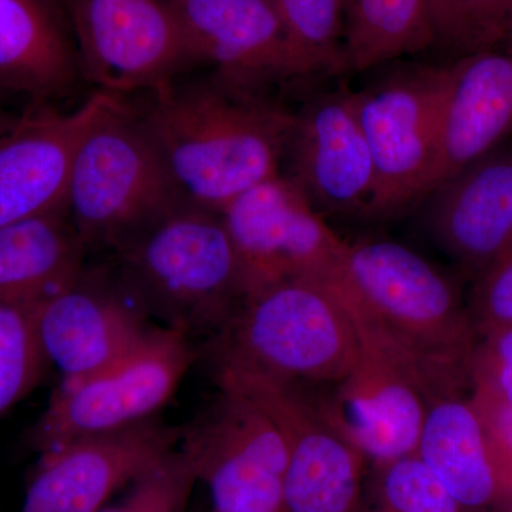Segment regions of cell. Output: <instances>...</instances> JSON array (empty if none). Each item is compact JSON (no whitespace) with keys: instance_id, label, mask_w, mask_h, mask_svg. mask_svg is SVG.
<instances>
[{"instance_id":"1","label":"cell","mask_w":512,"mask_h":512,"mask_svg":"<svg viewBox=\"0 0 512 512\" xmlns=\"http://www.w3.org/2000/svg\"><path fill=\"white\" fill-rule=\"evenodd\" d=\"M360 346L402 370L429 394L470 392L477 333L457 282L412 248L390 239L346 241L330 279Z\"/></svg>"},{"instance_id":"2","label":"cell","mask_w":512,"mask_h":512,"mask_svg":"<svg viewBox=\"0 0 512 512\" xmlns=\"http://www.w3.org/2000/svg\"><path fill=\"white\" fill-rule=\"evenodd\" d=\"M191 73L148 92L147 106L136 111L181 200L221 214L249 188L282 174L295 111L212 72Z\"/></svg>"},{"instance_id":"3","label":"cell","mask_w":512,"mask_h":512,"mask_svg":"<svg viewBox=\"0 0 512 512\" xmlns=\"http://www.w3.org/2000/svg\"><path fill=\"white\" fill-rule=\"evenodd\" d=\"M109 264L150 320L207 342L249 296L222 215L180 202L110 252Z\"/></svg>"},{"instance_id":"4","label":"cell","mask_w":512,"mask_h":512,"mask_svg":"<svg viewBox=\"0 0 512 512\" xmlns=\"http://www.w3.org/2000/svg\"><path fill=\"white\" fill-rule=\"evenodd\" d=\"M198 350L212 376L244 373L320 389L348 375L360 343L332 281L295 278L252 292Z\"/></svg>"},{"instance_id":"5","label":"cell","mask_w":512,"mask_h":512,"mask_svg":"<svg viewBox=\"0 0 512 512\" xmlns=\"http://www.w3.org/2000/svg\"><path fill=\"white\" fill-rule=\"evenodd\" d=\"M180 202L136 109L111 97L77 147L67 187V210L87 252L110 254Z\"/></svg>"},{"instance_id":"6","label":"cell","mask_w":512,"mask_h":512,"mask_svg":"<svg viewBox=\"0 0 512 512\" xmlns=\"http://www.w3.org/2000/svg\"><path fill=\"white\" fill-rule=\"evenodd\" d=\"M200 359L194 340L154 325L113 365L76 383H60L26 436L39 454L70 441L110 433L158 416Z\"/></svg>"},{"instance_id":"7","label":"cell","mask_w":512,"mask_h":512,"mask_svg":"<svg viewBox=\"0 0 512 512\" xmlns=\"http://www.w3.org/2000/svg\"><path fill=\"white\" fill-rule=\"evenodd\" d=\"M441 74L443 66L404 64L353 90L375 165V198L367 220H393L429 197Z\"/></svg>"},{"instance_id":"8","label":"cell","mask_w":512,"mask_h":512,"mask_svg":"<svg viewBox=\"0 0 512 512\" xmlns=\"http://www.w3.org/2000/svg\"><path fill=\"white\" fill-rule=\"evenodd\" d=\"M181 450L207 484L211 512H284L288 444L251 399L220 389L181 431Z\"/></svg>"},{"instance_id":"9","label":"cell","mask_w":512,"mask_h":512,"mask_svg":"<svg viewBox=\"0 0 512 512\" xmlns=\"http://www.w3.org/2000/svg\"><path fill=\"white\" fill-rule=\"evenodd\" d=\"M84 79L100 92H151L197 69L167 0H67Z\"/></svg>"},{"instance_id":"10","label":"cell","mask_w":512,"mask_h":512,"mask_svg":"<svg viewBox=\"0 0 512 512\" xmlns=\"http://www.w3.org/2000/svg\"><path fill=\"white\" fill-rule=\"evenodd\" d=\"M221 215L244 266L249 295L288 279H332L345 251V239L285 174L249 188Z\"/></svg>"},{"instance_id":"11","label":"cell","mask_w":512,"mask_h":512,"mask_svg":"<svg viewBox=\"0 0 512 512\" xmlns=\"http://www.w3.org/2000/svg\"><path fill=\"white\" fill-rule=\"evenodd\" d=\"M33 320L43 355L60 370L64 384L113 365L154 326L109 261L84 266L62 291L36 303Z\"/></svg>"},{"instance_id":"12","label":"cell","mask_w":512,"mask_h":512,"mask_svg":"<svg viewBox=\"0 0 512 512\" xmlns=\"http://www.w3.org/2000/svg\"><path fill=\"white\" fill-rule=\"evenodd\" d=\"M285 160V175L319 214L367 220L375 198V165L349 84L315 94L295 111Z\"/></svg>"},{"instance_id":"13","label":"cell","mask_w":512,"mask_h":512,"mask_svg":"<svg viewBox=\"0 0 512 512\" xmlns=\"http://www.w3.org/2000/svg\"><path fill=\"white\" fill-rule=\"evenodd\" d=\"M181 431L157 416L40 454L19 512H99L175 450Z\"/></svg>"},{"instance_id":"14","label":"cell","mask_w":512,"mask_h":512,"mask_svg":"<svg viewBox=\"0 0 512 512\" xmlns=\"http://www.w3.org/2000/svg\"><path fill=\"white\" fill-rule=\"evenodd\" d=\"M167 2L198 67H211L225 82L259 93L301 80L271 0Z\"/></svg>"},{"instance_id":"15","label":"cell","mask_w":512,"mask_h":512,"mask_svg":"<svg viewBox=\"0 0 512 512\" xmlns=\"http://www.w3.org/2000/svg\"><path fill=\"white\" fill-rule=\"evenodd\" d=\"M313 393L330 426L373 466L416 453L429 394L369 350L360 346L348 375Z\"/></svg>"},{"instance_id":"16","label":"cell","mask_w":512,"mask_h":512,"mask_svg":"<svg viewBox=\"0 0 512 512\" xmlns=\"http://www.w3.org/2000/svg\"><path fill=\"white\" fill-rule=\"evenodd\" d=\"M111 94L69 113L42 107L0 137V228L66 204L77 147Z\"/></svg>"},{"instance_id":"17","label":"cell","mask_w":512,"mask_h":512,"mask_svg":"<svg viewBox=\"0 0 512 512\" xmlns=\"http://www.w3.org/2000/svg\"><path fill=\"white\" fill-rule=\"evenodd\" d=\"M441 66L431 191L512 133V53L485 50Z\"/></svg>"},{"instance_id":"18","label":"cell","mask_w":512,"mask_h":512,"mask_svg":"<svg viewBox=\"0 0 512 512\" xmlns=\"http://www.w3.org/2000/svg\"><path fill=\"white\" fill-rule=\"evenodd\" d=\"M424 201L431 238L474 281L512 241V147L495 148Z\"/></svg>"},{"instance_id":"19","label":"cell","mask_w":512,"mask_h":512,"mask_svg":"<svg viewBox=\"0 0 512 512\" xmlns=\"http://www.w3.org/2000/svg\"><path fill=\"white\" fill-rule=\"evenodd\" d=\"M55 0H0V92L45 103L82 79L79 55Z\"/></svg>"},{"instance_id":"20","label":"cell","mask_w":512,"mask_h":512,"mask_svg":"<svg viewBox=\"0 0 512 512\" xmlns=\"http://www.w3.org/2000/svg\"><path fill=\"white\" fill-rule=\"evenodd\" d=\"M416 453L464 511L495 510L503 503L487 433L470 394L430 404Z\"/></svg>"},{"instance_id":"21","label":"cell","mask_w":512,"mask_h":512,"mask_svg":"<svg viewBox=\"0 0 512 512\" xmlns=\"http://www.w3.org/2000/svg\"><path fill=\"white\" fill-rule=\"evenodd\" d=\"M284 512H360L366 458L315 414L284 427Z\"/></svg>"},{"instance_id":"22","label":"cell","mask_w":512,"mask_h":512,"mask_svg":"<svg viewBox=\"0 0 512 512\" xmlns=\"http://www.w3.org/2000/svg\"><path fill=\"white\" fill-rule=\"evenodd\" d=\"M87 256L67 204L0 228V302L45 301L79 276Z\"/></svg>"},{"instance_id":"23","label":"cell","mask_w":512,"mask_h":512,"mask_svg":"<svg viewBox=\"0 0 512 512\" xmlns=\"http://www.w3.org/2000/svg\"><path fill=\"white\" fill-rule=\"evenodd\" d=\"M348 73L433 49L427 0H343Z\"/></svg>"},{"instance_id":"24","label":"cell","mask_w":512,"mask_h":512,"mask_svg":"<svg viewBox=\"0 0 512 512\" xmlns=\"http://www.w3.org/2000/svg\"><path fill=\"white\" fill-rule=\"evenodd\" d=\"M301 80L348 73L343 0H271Z\"/></svg>"},{"instance_id":"25","label":"cell","mask_w":512,"mask_h":512,"mask_svg":"<svg viewBox=\"0 0 512 512\" xmlns=\"http://www.w3.org/2000/svg\"><path fill=\"white\" fill-rule=\"evenodd\" d=\"M433 49L448 59L497 50L512 28V0H427Z\"/></svg>"},{"instance_id":"26","label":"cell","mask_w":512,"mask_h":512,"mask_svg":"<svg viewBox=\"0 0 512 512\" xmlns=\"http://www.w3.org/2000/svg\"><path fill=\"white\" fill-rule=\"evenodd\" d=\"M33 306L0 302V417L22 402L45 376Z\"/></svg>"},{"instance_id":"27","label":"cell","mask_w":512,"mask_h":512,"mask_svg":"<svg viewBox=\"0 0 512 512\" xmlns=\"http://www.w3.org/2000/svg\"><path fill=\"white\" fill-rule=\"evenodd\" d=\"M375 467L377 512H466L417 453Z\"/></svg>"},{"instance_id":"28","label":"cell","mask_w":512,"mask_h":512,"mask_svg":"<svg viewBox=\"0 0 512 512\" xmlns=\"http://www.w3.org/2000/svg\"><path fill=\"white\" fill-rule=\"evenodd\" d=\"M197 481L190 457L175 448L128 485L124 498L99 512H185Z\"/></svg>"},{"instance_id":"29","label":"cell","mask_w":512,"mask_h":512,"mask_svg":"<svg viewBox=\"0 0 512 512\" xmlns=\"http://www.w3.org/2000/svg\"><path fill=\"white\" fill-rule=\"evenodd\" d=\"M468 375L473 399L512 407V325L478 336Z\"/></svg>"},{"instance_id":"30","label":"cell","mask_w":512,"mask_h":512,"mask_svg":"<svg viewBox=\"0 0 512 512\" xmlns=\"http://www.w3.org/2000/svg\"><path fill=\"white\" fill-rule=\"evenodd\" d=\"M467 309L477 338L512 325V241L474 279Z\"/></svg>"},{"instance_id":"31","label":"cell","mask_w":512,"mask_h":512,"mask_svg":"<svg viewBox=\"0 0 512 512\" xmlns=\"http://www.w3.org/2000/svg\"><path fill=\"white\" fill-rule=\"evenodd\" d=\"M487 433L503 503L512 500V407L473 399ZM501 503V504H503Z\"/></svg>"},{"instance_id":"32","label":"cell","mask_w":512,"mask_h":512,"mask_svg":"<svg viewBox=\"0 0 512 512\" xmlns=\"http://www.w3.org/2000/svg\"><path fill=\"white\" fill-rule=\"evenodd\" d=\"M19 119L20 117L12 116V114L3 107V104L0 103V137L15 126Z\"/></svg>"},{"instance_id":"33","label":"cell","mask_w":512,"mask_h":512,"mask_svg":"<svg viewBox=\"0 0 512 512\" xmlns=\"http://www.w3.org/2000/svg\"><path fill=\"white\" fill-rule=\"evenodd\" d=\"M500 50H504V52L512 53V28L510 32H508L507 37H505L503 45H501Z\"/></svg>"},{"instance_id":"34","label":"cell","mask_w":512,"mask_h":512,"mask_svg":"<svg viewBox=\"0 0 512 512\" xmlns=\"http://www.w3.org/2000/svg\"><path fill=\"white\" fill-rule=\"evenodd\" d=\"M494 512H512V500L507 501V503L498 505Z\"/></svg>"},{"instance_id":"35","label":"cell","mask_w":512,"mask_h":512,"mask_svg":"<svg viewBox=\"0 0 512 512\" xmlns=\"http://www.w3.org/2000/svg\"><path fill=\"white\" fill-rule=\"evenodd\" d=\"M55 2H67V0H55Z\"/></svg>"}]
</instances>
